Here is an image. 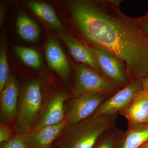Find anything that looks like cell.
<instances>
[{"label":"cell","mask_w":148,"mask_h":148,"mask_svg":"<svg viewBox=\"0 0 148 148\" xmlns=\"http://www.w3.org/2000/svg\"><path fill=\"white\" fill-rule=\"evenodd\" d=\"M12 134L8 127L1 124L0 126V143L1 144L7 142L12 138Z\"/></svg>","instance_id":"obj_21"},{"label":"cell","mask_w":148,"mask_h":148,"mask_svg":"<svg viewBox=\"0 0 148 148\" xmlns=\"http://www.w3.org/2000/svg\"><path fill=\"white\" fill-rule=\"evenodd\" d=\"M103 76L121 89L130 81L126 66L113 53L101 48L92 47Z\"/></svg>","instance_id":"obj_5"},{"label":"cell","mask_w":148,"mask_h":148,"mask_svg":"<svg viewBox=\"0 0 148 148\" xmlns=\"http://www.w3.org/2000/svg\"><path fill=\"white\" fill-rule=\"evenodd\" d=\"M140 148H148V141H147L144 144L142 147Z\"/></svg>","instance_id":"obj_24"},{"label":"cell","mask_w":148,"mask_h":148,"mask_svg":"<svg viewBox=\"0 0 148 148\" xmlns=\"http://www.w3.org/2000/svg\"><path fill=\"white\" fill-rule=\"evenodd\" d=\"M16 55L27 66L33 69L40 68L42 61L38 53L34 49L24 47L16 46L14 48Z\"/></svg>","instance_id":"obj_17"},{"label":"cell","mask_w":148,"mask_h":148,"mask_svg":"<svg viewBox=\"0 0 148 148\" xmlns=\"http://www.w3.org/2000/svg\"><path fill=\"white\" fill-rule=\"evenodd\" d=\"M68 124L66 119L56 125L24 135L27 148H51Z\"/></svg>","instance_id":"obj_9"},{"label":"cell","mask_w":148,"mask_h":148,"mask_svg":"<svg viewBox=\"0 0 148 148\" xmlns=\"http://www.w3.org/2000/svg\"><path fill=\"white\" fill-rule=\"evenodd\" d=\"M16 28L19 36L28 42H36L40 35V31L36 23L24 12H20L17 16Z\"/></svg>","instance_id":"obj_15"},{"label":"cell","mask_w":148,"mask_h":148,"mask_svg":"<svg viewBox=\"0 0 148 148\" xmlns=\"http://www.w3.org/2000/svg\"><path fill=\"white\" fill-rule=\"evenodd\" d=\"M28 5L37 16L54 27L61 28L62 24L60 20L53 9L49 5L37 1H31Z\"/></svg>","instance_id":"obj_16"},{"label":"cell","mask_w":148,"mask_h":148,"mask_svg":"<svg viewBox=\"0 0 148 148\" xmlns=\"http://www.w3.org/2000/svg\"><path fill=\"white\" fill-rule=\"evenodd\" d=\"M51 148H56L55 147H51Z\"/></svg>","instance_id":"obj_25"},{"label":"cell","mask_w":148,"mask_h":148,"mask_svg":"<svg viewBox=\"0 0 148 148\" xmlns=\"http://www.w3.org/2000/svg\"><path fill=\"white\" fill-rule=\"evenodd\" d=\"M9 72L7 45L5 42H4L1 45L0 48V94L9 79Z\"/></svg>","instance_id":"obj_19"},{"label":"cell","mask_w":148,"mask_h":148,"mask_svg":"<svg viewBox=\"0 0 148 148\" xmlns=\"http://www.w3.org/2000/svg\"><path fill=\"white\" fill-rule=\"evenodd\" d=\"M118 114L91 116L69 124L53 144L56 148H93L107 130L116 127Z\"/></svg>","instance_id":"obj_2"},{"label":"cell","mask_w":148,"mask_h":148,"mask_svg":"<svg viewBox=\"0 0 148 148\" xmlns=\"http://www.w3.org/2000/svg\"><path fill=\"white\" fill-rule=\"evenodd\" d=\"M121 1H75L70 5L76 26L93 47L116 56L126 66L130 82L148 76V35L138 18L126 16Z\"/></svg>","instance_id":"obj_1"},{"label":"cell","mask_w":148,"mask_h":148,"mask_svg":"<svg viewBox=\"0 0 148 148\" xmlns=\"http://www.w3.org/2000/svg\"><path fill=\"white\" fill-rule=\"evenodd\" d=\"M143 90L141 81H133L112 94L94 113L96 116L119 114Z\"/></svg>","instance_id":"obj_7"},{"label":"cell","mask_w":148,"mask_h":148,"mask_svg":"<svg viewBox=\"0 0 148 148\" xmlns=\"http://www.w3.org/2000/svg\"><path fill=\"white\" fill-rule=\"evenodd\" d=\"M75 71V82L72 92L73 98L91 92L113 94L120 89L100 73L85 65H76Z\"/></svg>","instance_id":"obj_4"},{"label":"cell","mask_w":148,"mask_h":148,"mask_svg":"<svg viewBox=\"0 0 148 148\" xmlns=\"http://www.w3.org/2000/svg\"><path fill=\"white\" fill-rule=\"evenodd\" d=\"M45 53L47 61L51 69L63 79H68L71 74L69 60L58 43L52 37L48 39Z\"/></svg>","instance_id":"obj_11"},{"label":"cell","mask_w":148,"mask_h":148,"mask_svg":"<svg viewBox=\"0 0 148 148\" xmlns=\"http://www.w3.org/2000/svg\"><path fill=\"white\" fill-rule=\"evenodd\" d=\"M19 94L18 82L15 77L11 76L1 93V118L4 122H9L16 118Z\"/></svg>","instance_id":"obj_10"},{"label":"cell","mask_w":148,"mask_h":148,"mask_svg":"<svg viewBox=\"0 0 148 148\" xmlns=\"http://www.w3.org/2000/svg\"><path fill=\"white\" fill-rule=\"evenodd\" d=\"M68 98L65 91L56 92L49 99L45 108L31 131H36L59 124L66 119L65 103Z\"/></svg>","instance_id":"obj_8"},{"label":"cell","mask_w":148,"mask_h":148,"mask_svg":"<svg viewBox=\"0 0 148 148\" xmlns=\"http://www.w3.org/2000/svg\"><path fill=\"white\" fill-rule=\"evenodd\" d=\"M119 114L127 119L128 126L148 123V92L143 90Z\"/></svg>","instance_id":"obj_12"},{"label":"cell","mask_w":148,"mask_h":148,"mask_svg":"<svg viewBox=\"0 0 148 148\" xmlns=\"http://www.w3.org/2000/svg\"><path fill=\"white\" fill-rule=\"evenodd\" d=\"M60 36L76 60L82 64H86L99 73H101L92 47H86L73 37L67 34L61 33Z\"/></svg>","instance_id":"obj_13"},{"label":"cell","mask_w":148,"mask_h":148,"mask_svg":"<svg viewBox=\"0 0 148 148\" xmlns=\"http://www.w3.org/2000/svg\"><path fill=\"white\" fill-rule=\"evenodd\" d=\"M123 132L116 127L107 130L99 138L93 148H117Z\"/></svg>","instance_id":"obj_18"},{"label":"cell","mask_w":148,"mask_h":148,"mask_svg":"<svg viewBox=\"0 0 148 148\" xmlns=\"http://www.w3.org/2000/svg\"><path fill=\"white\" fill-rule=\"evenodd\" d=\"M143 90L148 92V76L141 81Z\"/></svg>","instance_id":"obj_23"},{"label":"cell","mask_w":148,"mask_h":148,"mask_svg":"<svg viewBox=\"0 0 148 148\" xmlns=\"http://www.w3.org/2000/svg\"><path fill=\"white\" fill-rule=\"evenodd\" d=\"M138 20L143 29L148 35V12L145 16L138 18Z\"/></svg>","instance_id":"obj_22"},{"label":"cell","mask_w":148,"mask_h":148,"mask_svg":"<svg viewBox=\"0 0 148 148\" xmlns=\"http://www.w3.org/2000/svg\"><path fill=\"white\" fill-rule=\"evenodd\" d=\"M42 105L40 83L32 81L26 85L18 100L16 116L17 134L25 135L31 131Z\"/></svg>","instance_id":"obj_3"},{"label":"cell","mask_w":148,"mask_h":148,"mask_svg":"<svg viewBox=\"0 0 148 148\" xmlns=\"http://www.w3.org/2000/svg\"><path fill=\"white\" fill-rule=\"evenodd\" d=\"M1 148H27L24 135L17 134L7 142L1 144Z\"/></svg>","instance_id":"obj_20"},{"label":"cell","mask_w":148,"mask_h":148,"mask_svg":"<svg viewBox=\"0 0 148 148\" xmlns=\"http://www.w3.org/2000/svg\"><path fill=\"white\" fill-rule=\"evenodd\" d=\"M148 141V123L128 126L123 132L117 148H140Z\"/></svg>","instance_id":"obj_14"},{"label":"cell","mask_w":148,"mask_h":148,"mask_svg":"<svg viewBox=\"0 0 148 148\" xmlns=\"http://www.w3.org/2000/svg\"><path fill=\"white\" fill-rule=\"evenodd\" d=\"M112 95L91 92L73 98L66 115V119L68 123H76L91 116Z\"/></svg>","instance_id":"obj_6"}]
</instances>
